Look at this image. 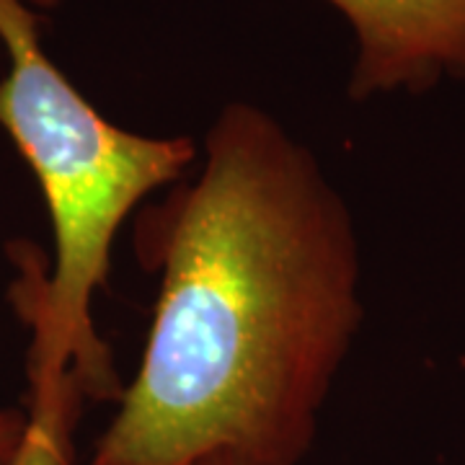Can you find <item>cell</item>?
<instances>
[{"mask_svg": "<svg viewBox=\"0 0 465 465\" xmlns=\"http://www.w3.org/2000/svg\"><path fill=\"white\" fill-rule=\"evenodd\" d=\"M26 3H32V5H39V8H54V5H60L63 0H26Z\"/></svg>", "mask_w": 465, "mask_h": 465, "instance_id": "52a82bcc", "label": "cell"}, {"mask_svg": "<svg viewBox=\"0 0 465 465\" xmlns=\"http://www.w3.org/2000/svg\"><path fill=\"white\" fill-rule=\"evenodd\" d=\"M0 127L34 171L50 210L54 266L21 251L14 305L32 329L29 382L73 372L85 399H119L112 354L91 302L106 284L116 232L155 189L176 182L197 148L189 137H150L109 122L42 50L26 0H0Z\"/></svg>", "mask_w": 465, "mask_h": 465, "instance_id": "7a4b0ae2", "label": "cell"}, {"mask_svg": "<svg viewBox=\"0 0 465 465\" xmlns=\"http://www.w3.org/2000/svg\"><path fill=\"white\" fill-rule=\"evenodd\" d=\"M204 465H243L241 460H235L231 455H220V458H213V460H207Z\"/></svg>", "mask_w": 465, "mask_h": 465, "instance_id": "8992f818", "label": "cell"}, {"mask_svg": "<svg viewBox=\"0 0 465 465\" xmlns=\"http://www.w3.org/2000/svg\"><path fill=\"white\" fill-rule=\"evenodd\" d=\"M84 401V391L73 372L57 381L29 382L26 432L11 465L75 463V427Z\"/></svg>", "mask_w": 465, "mask_h": 465, "instance_id": "277c9868", "label": "cell"}, {"mask_svg": "<svg viewBox=\"0 0 465 465\" xmlns=\"http://www.w3.org/2000/svg\"><path fill=\"white\" fill-rule=\"evenodd\" d=\"M134 249L161 292L91 465L302 463L365 316L354 223L316 155L232 101L200 176L140 213Z\"/></svg>", "mask_w": 465, "mask_h": 465, "instance_id": "6da1fadb", "label": "cell"}, {"mask_svg": "<svg viewBox=\"0 0 465 465\" xmlns=\"http://www.w3.org/2000/svg\"><path fill=\"white\" fill-rule=\"evenodd\" d=\"M347 18L357 57L354 101L465 81V0H326Z\"/></svg>", "mask_w": 465, "mask_h": 465, "instance_id": "3957f363", "label": "cell"}, {"mask_svg": "<svg viewBox=\"0 0 465 465\" xmlns=\"http://www.w3.org/2000/svg\"><path fill=\"white\" fill-rule=\"evenodd\" d=\"M26 432V414L18 409H0V465H11Z\"/></svg>", "mask_w": 465, "mask_h": 465, "instance_id": "5b68a950", "label": "cell"}, {"mask_svg": "<svg viewBox=\"0 0 465 465\" xmlns=\"http://www.w3.org/2000/svg\"><path fill=\"white\" fill-rule=\"evenodd\" d=\"M0 50H3V47H0Z\"/></svg>", "mask_w": 465, "mask_h": 465, "instance_id": "ba28073f", "label": "cell"}]
</instances>
